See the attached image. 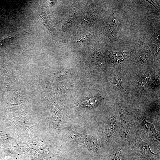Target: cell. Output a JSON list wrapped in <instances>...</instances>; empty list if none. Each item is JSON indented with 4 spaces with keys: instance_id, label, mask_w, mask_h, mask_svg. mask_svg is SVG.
I'll list each match as a JSON object with an SVG mask.
<instances>
[{
    "instance_id": "obj_1",
    "label": "cell",
    "mask_w": 160,
    "mask_h": 160,
    "mask_svg": "<svg viewBox=\"0 0 160 160\" xmlns=\"http://www.w3.org/2000/svg\"><path fill=\"white\" fill-rule=\"evenodd\" d=\"M120 128L119 137L132 144L137 132V126L125 110H120Z\"/></svg>"
},
{
    "instance_id": "obj_2",
    "label": "cell",
    "mask_w": 160,
    "mask_h": 160,
    "mask_svg": "<svg viewBox=\"0 0 160 160\" xmlns=\"http://www.w3.org/2000/svg\"><path fill=\"white\" fill-rule=\"evenodd\" d=\"M137 126V130L148 141L151 142L155 147L160 149V132L155 128L154 125L148 121L146 117H141L139 119Z\"/></svg>"
},
{
    "instance_id": "obj_3",
    "label": "cell",
    "mask_w": 160,
    "mask_h": 160,
    "mask_svg": "<svg viewBox=\"0 0 160 160\" xmlns=\"http://www.w3.org/2000/svg\"><path fill=\"white\" fill-rule=\"evenodd\" d=\"M132 147L140 160H158L159 153L152 152L149 145L144 141L137 132Z\"/></svg>"
},
{
    "instance_id": "obj_4",
    "label": "cell",
    "mask_w": 160,
    "mask_h": 160,
    "mask_svg": "<svg viewBox=\"0 0 160 160\" xmlns=\"http://www.w3.org/2000/svg\"><path fill=\"white\" fill-rule=\"evenodd\" d=\"M70 136L73 142L84 146L89 151H97L100 147V142L96 134L85 135L72 131Z\"/></svg>"
},
{
    "instance_id": "obj_5",
    "label": "cell",
    "mask_w": 160,
    "mask_h": 160,
    "mask_svg": "<svg viewBox=\"0 0 160 160\" xmlns=\"http://www.w3.org/2000/svg\"><path fill=\"white\" fill-rule=\"evenodd\" d=\"M120 122L113 115H110L105 122L104 135L108 145L119 137Z\"/></svg>"
},
{
    "instance_id": "obj_6",
    "label": "cell",
    "mask_w": 160,
    "mask_h": 160,
    "mask_svg": "<svg viewBox=\"0 0 160 160\" xmlns=\"http://www.w3.org/2000/svg\"><path fill=\"white\" fill-rule=\"evenodd\" d=\"M62 108L57 104H51L49 116V123L56 128H59L64 120Z\"/></svg>"
},
{
    "instance_id": "obj_7",
    "label": "cell",
    "mask_w": 160,
    "mask_h": 160,
    "mask_svg": "<svg viewBox=\"0 0 160 160\" xmlns=\"http://www.w3.org/2000/svg\"><path fill=\"white\" fill-rule=\"evenodd\" d=\"M39 15L42 23L52 34L56 25V19L52 11L49 9L41 8Z\"/></svg>"
},
{
    "instance_id": "obj_8",
    "label": "cell",
    "mask_w": 160,
    "mask_h": 160,
    "mask_svg": "<svg viewBox=\"0 0 160 160\" xmlns=\"http://www.w3.org/2000/svg\"><path fill=\"white\" fill-rule=\"evenodd\" d=\"M126 145L117 140L113 141L108 146L111 147L109 156V160H126L124 155V147Z\"/></svg>"
}]
</instances>
